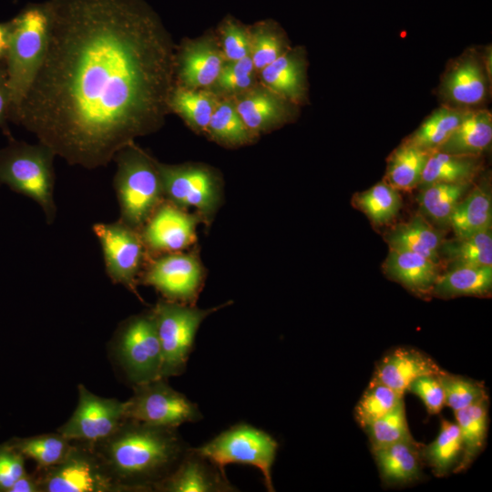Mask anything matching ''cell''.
<instances>
[{"label":"cell","mask_w":492,"mask_h":492,"mask_svg":"<svg viewBox=\"0 0 492 492\" xmlns=\"http://www.w3.org/2000/svg\"><path fill=\"white\" fill-rule=\"evenodd\" d=\"M278 442L267 432L245 423L236 424L207 443L194 449L222 474L230 464L248 465L258 468L269 492H274L272 468Z\"/></svg>","instance_id":"7"},{"label":"cell","mask_w":492,"mask_h":492,"mask_svg":"<svg viewBox=\"0 0 492 492\" xmlns=\"http://www.w3.org/2000/svg\"><path fill=\"white\" fill-rule=\"evenodd\" d=\"M385 241L389 248L409 251L437 263L440 261L442 233L420 213L395 227L387 233Z\"/></svg>","instance_id":"25"},{"label":"cell","mask_w":492,"mask_h":492,"mask_svg":"<svg viewBox=\"0 0 492 492\" xmlns=\"http://www.w3.org/2000/svg\"><path fill=\"white\" fill-rule=\"evenodd\" d=\"M385 274L409 291L431 295L439 276V263L418 253L390 248L384 263Z\"/></svg>","instance_id":"22"},{"label":"cell","mask_w":492,"mask_h":492,"mask_svg":"<svg viewBox=\"0 0 492 492\" xmlns=\"http://www.w3.org/2000/svg\"><path fill=\"white\" fill-rule=\"evenodd\" d=\"M231 302L211 308L160 300L151 308L161 350V378L183 374L203 321Z\"/></svg>","instance_id":"6"},{"label":"cell","mask_w":492,"mask_h":492,"mask_svg":"<svg viewBox=\"0 0 492 492\" xmlns=\"http://www.w3.org/2000/svg\"><path fill=\"white\" fill-rule=\"evenodd\" d=\"M255 72L250 56L226 61L214 85L221 91L240 94L254 87Z\"/></svg>","instance_id":"43"},{"label":"cell","mask_w":492,"mask_h":492,"mask_svg":"<svg viewBox=\"0 0 492 492\" xmlns=\"http://www.w3.org/2000/svg\"><path fill=\"white\" fill-rule=\"evenodd\" d=\"M439 365L424 353L408 347H399L385 354L377 364L371 382L381 383L401 395L409 384L423 374H437Z\"/></svg>","instance_id":"20"},{"label":"cell","mask_w":492,"mask_h":492,"mask_svg":"<svg viewBox=\"0 0 492 492\" xmlns=\"http://www.w3.org/2000/svg\"><path fill=\"white\" fill-rule=\"evenodd\" d=\"M159 492H233L227 476L190 447L180 463L154 489Z\"/></svg>","instance_id":"18"},{"label":"cell","mask_w":492,"mask_h":492,"mask_svg":"<svg viewBox=\"0 0 492 492\" xmlns=\"http://www.w3.org/2000/svg\"><path fill=\"white\" fill-rule=\"evenodd\" d=\"M364 428L368 435L372 448L414 440L405 416L404 399L391 411Z\"/></svg>","instance_id":"39"},{"label":"cell","mask_w":492,"mask_h":492,"mask_svg":"<svg viewBox=\"0 0 492 492\" xmlns=\"http://www.w3.org/2000/svg\"><path fill=\"white\" fill-rule=\"evenodd\" d=\"M207 132L217 142L230 146L246 144L253 138L231 99L219 100Z\"/></svg>","instance_id":"36"},{"label":"cell","mask_w":492,"mask_h":492,"mask_svg":"<svg viewBox=\"0 0 492 492\" xmlns=\"http://www.w3.org/2000/svg\"><path fill=\"white\" fill-rule=\"evenodd\" d=\"M87 445L122 492L154 491L190 447L178 428L131 419L108 437Z\"/></svg>","instance_id":"2"},{"label":"cell","mask_w":492,"mask_h":492,"mask_svg":"<svg viewBox=\"0 0 492 492\" xmlns=\"http://www.w3.org/2000/svg\"><path fill=\"white\" fill-rule=\"evenodd\" d=\"M8 144L0 149V186L23 194L41 207L48 224L56 216L54 200L56 154L46 145L29 144L8 138Z\"/></svg>","instance_id":"4"},{"label":"cell","mask_w":492,"mask_h":492,"mask_svg":"<svg viewBox=\"0 0 492 492\" xmlns=\"http://www.w3.org/2000/svg\"><path fill=\"white\" fill-rule=\"evenodd\" d=\"M77 405L71 417L57 432L71 441L99 442L112 435L127 419L126 402L105 398L79 384Z\"/></svg>","instance_id":"15"},{"label":"cell","mask_w":492,"mask_h":492,"mask_svg":"<svg viewBox=\"0 0 492 492\" xmlns=\"http://www.w3.org/2000/svg\"><path fill=\"white\" fill-rule=\"evenodd\" d=\"M115 352L133 385L161 378V350L151 309L121 324L116 335Z\"/></svg>","instance_id":"9"},{"label":"cell","mask_w":492,"mask_h":492,"mask_svg":"<svg viewBox=\"0 0 492 492\" xmlns=\"http://www.w3.org/2000/svg\"><path fill=\"white\" fill-rule=\"evenodd\" d=\"M492 141V114L487 108L470 110L436 149L453 155L481 157Z\"/></svg>","instance_id":"24"},{"label":"cell","mask_w":492,"mask_h":492,"mask_svg":"<svg viewBox=\"0 0 492 492\" xmlns=\"http://www.w3.org/2000/svg\"><path fill=\"white\" fill-rule=\"evenodd\" d=\"M113 186L119 205V220L141 230L165 200L157 160L132 142L117 152Z\"/></svg>","instance_id":"3"},{"label":"cell","mask_w":492,"mask_h":492,"mask_svg":"<svg viewBox=\"0 0 492 492\" xmlns=\"http://www.w3.org/2000/svg\"><path fill=\"white\" fill-rule=\"evenodd\" d=\"M47 48L10 121L68 164L106 167L170 112L176 51L142 0H51Z\"/></svg>","instance_id":"1"},{"label":"cell","mask_w":492,"mask_h":492,"mask_svg":"<svg viewBox=\"0 0 492 492\" xmlns=\"http://www.w3.org/2000/svg\"><path fill=\"white\" fill-rule=\"evenodd\" d=\"M233 102L253 136L291 120L297 112V106L265 87L237 94Z\"/></svg>","instance_id":"19"},{"label":"cell","mask_w":492,"mask_h":492,"mask_svg":"<svg viewBox=\"0 0 492 492\" xmlns=\"http://www.w3.org/2000/svg\"><path fill=\"white\" fill-rule=\"evenodd\" d=\"M9 492H40L39 483L35 472L31 474L26 472L15 482Z\"/></svg>","instance_id":"48"},{"label":"cell","mask_w":492,"mask_h":492,"mask_svg":"<svg viewBox=\"0 0 492 492\" xmlns=\"http://www.w3.org/2000/svg\"><path fill=\"white\" fill-rule=\"evenodd\" d=\"M204 273L200 260L181 251L151 259L139 281L153 287L168 301L195 305Z\"/></svg>","instance_id":"14"},{"label":"cell","mask_w":492,"mask_h":492,"mask_svg":"<svg viewBox=\"0 0 492 492\" xmlns=\"http://www.w3.org/2000/svg\"><path fill=\"white\" fill-rule=\"evenodd\" d=\"M289 47L275 29L259 26L250 33V56L256 71H261Z\"/></svg>","instance_id":"42"},{"label":"cell","mask_w":492,"mask_h":492,"mask_svg":"<svg viewBox=\"0 0 492 492\" xmlns=\"http://www.w3.org/2000/svg\"><path fill=\"white\" fill-rule=\"evenodd\" d=\"M12 33L11 20L0 23V66L5 65Z\"/></svg>","instance_id":"49"},{"label":"cell","mask_w":492,"mask_h":492,"mask_svg":"<svg viewBox=\"0 0 492 492\" xmlns=\"http://www.w3.org/2000/svg\"><path fill=\"white\" fill-rule=\"evenodd\" d=\"M26 458L36 463V468H46L63 461L69 454L73 442L58 432L29 437H15L7 441Z\"/></svg>","instance_id":"35"},{"label":"cell","mask_w":492,"mask_h":492,"mask_svg":"<svg viewBox=\"0 0 492 492\" xmlns=\"http://www.w3.org/2000/svg\"><path fill=\"white\" fill-rule=\"evenodd\" d=\"M125 402L126 418L148 425L179 428L202 419L198 405L164 378L133 385V395Z\"/></svg>","instance_id":"11"},{"label":"cell","mask_w":492,"mask_h":492,"mask_svg":"<svg viewBox=\"0 0 492 492\" xmlns=\"http://www.w3.org/2000/svg\"><path fill=\"white\" fill-rule=\"evenodd\" d=\"M437 375L445 393V405L454 412L488 400L485 386L477 381L444 370Z\"/></svg>","instance_id":"41"},{"label":"cell","mask_w":492,"mask_h":492,"mask_svg":"<svg viewBox=\"0 0 492 492\" xmlns=\"http://www.w3.org/2000/svg\"><path fill=\"white\" fill-rule=\"evenodd\" d=\"M226 60L210 38L186 42L176 52L175 77L180 86L206 88L215 84Z\"/></svg>","instance_id":"17"},{"label":"cell","mask_w":492,"mask_h":492,"mask_svg":"<svg viewBox=\"0 0 492 492\" xmlns=\"http://www.w3.org/2000/svg\"><path fill=\"white\" fill-rule=\"evenodd\" d=\"M480 158L434 150L429 153L418 188L436 183L471 182L481 168Z\"/></svg>","instance_id":"27"},{"label":"cell","mask_w":492,"mask_h":492,"mask_svg":"<svg viewBox=\"0 0 492 492\" xmlns=\"http://www.w3.org/2000/svg\"><path fill=\"white\" fill-rule=\"evenodd\" d=\"M470 182L436 183L421 190L417 200L419 211L429 222L448 226L459 201L465 197Z\"/></svg>","instance_id":"31"},{"label":"cell","mask_w":492,"mask_h":492,"mask_svg":"<svg viewBox=\"0 0 492 492\" xmlns=\"http://www.w3.org/2000/svg\"><path fill=\"white\" fill-rule=\"evenodd\" d=\"M222 53L227 62L250 56V33L242 26L229 20L221 27Z\"/></svg>","instance_id":"45"},{"label":"cell","mask_w":492,"mask_h":492,"mask_svg":"<svg viewBox=\"0 0 492 492\" xmlns=\"http://www.w3.org/2000/svg\"><path fill=\"white\" fill-rule=\"evenodd\" d=\"M218 102V97L211 91L175 85L169 98V107L192 128L207 132Z\"/></svg>","instance_id":"30"},{"label":"cell","mask_w":492,"mask_h":492,"mask_svg":"<svg viewBox=\"0 0 492 492\" xmlns=\"http://www.w3.org/2000/svg\"><path fill=\"white\" fill-rule=\"evenodd\" d=\"M26 459L8 442L0 445V492H9L15 482L26 472Z\"/></svg>","instance_id":"46"},{"label":"cell","mask_w":492,"mask_h":492,"mask_svg":"<svg viewBox=\"0 0 492 492\" xmlns=\"http://www.w3.org/2000/svg\"><path fill=\"white\" fill-rule=\"evenodd\" d=\"M404 395L390 387L375 382H370L354 409L358 424L364 427L382 415L391 411Z\"/></svg>","instance_id":"40"},{"label":"cell","mask_w":492,"mask_h":492,"mask_svg":"<svg viewBox=\"0 0 492 492\" xmlns=\"http://www.w3.org/2000/svg\"><path fill=\"white\" fill-rule=\"evenodd\" d=\"M444 253L455 266H492L491 229L470 237L443 242Z\"/></svg>","instance_id":"37"},{"label":"cell","mask_w":492,"mask_h":492,"mask_svg":"<svg viewBox=\"0 0 492 492\" xmlns=\"http://www.w3.org/2000/svg\"><path fill=\"white\" fill-rule=\"evenodd\" d=\"M492 200L490 194L477 187L456 207L449 224L458 239L470 237L491 229Z\"/></svg>","instance_id":"29"},{"label":"cell","mask_w":492,"mask_h":492,"mask_svg":"<svg viewBox=\"0 0 492 492\" xmlns=\"http://www.w3.org/2000/svg\"><path fill=\"white\" fill-rule=\"evenodd\" d=\"M470 110L440 106L405 140L427 152L436 150Z\"/></svg>","instance_id":"32"},{"label":"cell","mask_w":492,"mask_h":492,"mask_svg":"<svg viewBox=\"0 0 492 492\" xmlns=\"http://www.w3.org/2000/svg\"><path fill=\"white\" fill-rule=\"evenodd\" d=\"M157 165L165 200L183 210L195 209L201 220L210 223L222 197L217 176L201 166Z\"/></svg>","instance_id":"12"},{"label":"cell","mask_w":492,"mask_h":492,"mask_svg":"<svg viewBox=\"0 0 492 492\" xmlns=\"http://www.w3.org/2000/svg\"><path fill=\"white\" fill-rule=\"evenodd\" d=\"M200 221L197 213H189L165 200L140 230L148 253L156 256L187 249L196 241Z\"/></svg>","instance_id":"16"},{"label":"cell","mask_w":492,"mask_h":492,"mask_svg":"<svg viewBox=\"0 0 492 492\" xmlns=\"http://www.w3.org/2000/svg\"><path fill=\"white\" fill-rule=\"evenodd\" d=\"M92 230L101 246L108 277L139 297L137 285L149 254L140 231L119 220L95 223Z\"/></svg>","instance_id":"13"},{"label":"cell","mask_w":492,"mask_h":492,"mask_svg":"<svg viewBox=\"0 0 492 492\" xmlns=\"http://www.w3.org/2000/svg\"><path fill=\"white\" fill-rule=\"evenodd\" d=\"M492 289V266H455L439 274L431 295L443 299L487 296Z\"/></svg>","instance_id":"26"},{"label":"cell","mask_w":492,"mask_h":492,"mask_svg":"<svg viewBox=\"0 0 492 492\" xmlns=\"http://www.w3.org/2000/svg\"><path fill=\"white\" fill-rule=\"evenodd\" d=\"M491 46H471L451 59L436 88L440 106L453 108H486L491 93Z\"/></svg>","instance_id":"8"},{"label":"cell","mask_w":492,"mask_h":492,"mask_svg":"<svg viewBox=\"0 0 492 492\" xmlns=\"http://www.w3.org/2000/svg\"><path fill=\"white\" fill-rule=\"evenodd\" d=\"M355 203L371 221L383 225L397 215L402 201L398 190L382 181L357 194Z\"/></svg>","instance_id":"38"},{"label":"cell","mask_w":492,"mask_h":492,"mask_svg":"<svg viewBox=\"0 0 492 492\" xmlns=\"http://www.w3.org/2000/svg\"><path fill=\"white\" fill-rule=\"evenodd\" d=\"M380 477L387 486H403L422 476L423 458L415 440L372 448Z\"/></svg>","instance_id":"23"},{"label":"cell","mask_w":492,"mask_h":492,"mask_svg":"<svg viewBox=\"0 0 492 492\" xmlns=\"http://www.w3.org/2000/svg\"><path fill=\"white\" fill-rule=\"evenodd\" d=\"M423 461L436 476L443 477L454 472L462 455L459 428L456 422L443 419L436 437L421 450Z\"/></svg>","instance_id":"34"},{"label":"cell","mask_w":492,"mask_h":492,"mask_svg":"<svg viewBox=\"0 0 492 492\" xmlns=\"http://www.w3.org/2000/svg\"><path fill=\"white\" fill-rule=\"evenodd\" d=\"M11 22L5 63L12 102L10 119L26 95L47 48L50 26L47 4L28 5Z\"/></svg>","instance_id":"5"},{"label":"cell","mask_w":492,"mask_h":492,"mask_svg":"<svg viewBox=\"0 0 492 492\" xmlns=\"http://www.w3.org/2000/svg\"><path fill=\"white\" fill-rule=\"evenodd\" d=\"M12 112V102L10 91L7 84V77L5 65L0 66V128L4 134L11 137L7 122L10 121Z\"/></svg>","instance_id":"47"},{"label":"cell","mask_w":492,"mask_h":492,"mask_svg":"<svg viewBox=\"0 0 492 492\" xmlns=\"http://www.w3.org/2000/svg\"><path fill=\"white\" fill-rule=\"evenodd\" d=\"M72 442L63 461L36 469L40 492H122L93 449L87 444Z\"/></svg>","instance_id":"10"},{"label":"cell","mask_w":492,"mask_h":492,"mask_svg":"<svg viewBox=\"0 0 492 492\" xmlns=\"http://www.w3.org/2000/svg\"><path fill=\"white\" fill-rule=\"evenodd\" d=\"M429 153L404 140L388 158L385 181L397 190L418 187Z\"/></svg>","instance_id":"33"},{"label":"cell","mask_w":492,"mask_h":492,"mask_svg":"<svg viewBox=\"0 0 492 492\" xmlns=\"http://www.w3.org/2000/svg\"><path fill=\"white\" fill-rule=\"evenodd\" d=\"M437 374L420 375L407 388L422 400L429 415L439 414L445 405V393Z\"/></svg>","instance_id":"44"},{"label":"cell","mask_w":492,"mask_h":492,"mask_svg":"<svg viewBox=\"0 0 492 492\" xmlns=\"http://www.w3.org/2000/svg\"><path fill=\"white\" fill-rule=\"evenodd\" d=\"M488 400L455 411L456 423L459 428L462 455L454 470H466L481 452L487 433Z\"/></svg>","instance_id":"28"},{"label":"cell","mask_w":492,"mask_h":492,"mask_svg":"<svg viewBox=\"0 0 492 492\" xmlns=\"http://www.w3.org/2000/svg\"><path fill=\"white\" fill-rule=\"evenodd\" d=\"M307 62L301 48H288L261 71L264 87L295 106L307 100Z\"/></svg>","instance_id":"21"}]
</instances>
